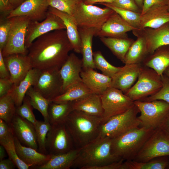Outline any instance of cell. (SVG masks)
<instances>
[{"label":"cell","instance_id":"1","mask_svg":"<svg viewBox=\"0 0 169 169\" xmlns=\"http://www.w3.org/2000/svg\"><path fill=\"white\" fill-rule=\"evenodd\" d=\"M72 50L66 30H56L36 38L28 48V55L33 68L60 69Z\"/></svg>","mask_w":169,"mask_h":169},{"label":"cell","instance_id":"2","mask_svg":"<svg viewBox=\"0 0 169 169\" xmlns=\"http://www.w3.org/2000/svg\"><path fill=\"white\" fill-rule=\"evenodd\" d=\"M112 139L97 138L79 149L71 168L100 169L121 160L111 152Z\"/></svg>","mask_w":169,"mask_h":169},{"label":"cell","instance_id":"3","mask_svg":"<svg viewBox=\"0 0 169 169\" xmlns=\"http://www.w3.org/2000/svg\"><path fill=\"white\" fill-rule=\"evenodd\" d=\"M64 123L75 148L79 149L97 138L102 124V118L73 110Z\"/></svg>","mask_w":169,"mask_h":169},{"label":"cell","instance_id":"4","mask_svg":"<svg viewBox=\"0 0 169 169\" xmlns=\"http://www.w3.org/2000/svg\"><path fill=\"white\" fill-rule=\"evenodd\" d=\"M154 130L139 126L112 139V153L124 161L133 160Z\"/></svg>","mask_w":169,"mask_h":169},{"label":"cell","instance_id":"5","mask_svg":"<svg viewBox=\"0 0 169 169\" xmlns=\"http://www.w3.org/2000/svg\"><path fill=\"white\" fill-rule=\"evenodd\" d=\"M140 111L134 104L126 111L110 118L101 125L97 138H114L124 132L140 126L137 116Z\"/></svg>","mask_w":169,"mask_h":169},{"label":"cell","instance_id":"6","mask_svg":"<svg viewBox=\"0 0 169 169\" xmlns=\"http://www.w3.org/2000/svg\"><path fill=\"white\" fill-rule=\"evenodd\" d=\"M114 12L108 7L101 8L82 1L76 5L72 15L78 28H94L98 31Z\"/></svg>","mask_w":169,"mask_h":169},{"label":"cell","instance_id":"7","mask_svg":"<svg viewBox=\"0 0 169 169\" xmlns=\"http://www.w3.org/2000/svg\"><path fill=\"white\" fill-rule=\"evenodd\" d=\"M136 82L125 94L134 101L141 100L156 93L161 88V76L141 64Z\"/></svg>","mask_w":169,"mask_h":169},{"label":"cell","instance_id":"8","mask_svg":"<svg viewBox=\"0 0 169 169\" xmlns=\"http://www.w3.org/2000/svg\"><path fill=\"white\" fill-rule=\"evenodd\" d=\"M10 18L11 26L6 44L2 50L3 57L13 54L28 55L25 40L27 28L30 22L27 17L19 16Z\"/></svg>","mask_w":169,"mask_h":169},{"label":"cell","instance_id":"9","mask_svg":"<svg viewBox=\"0 0 169 169\" xmlns=\"http://www.w3.org/2000/svg\"><path fill=\"white\" fill-rule=\"evenodd\" d=\"M134 103L141 113L138 116L141 122L140 127L155 129L160 126L169 113V103L163 100H136L134 101Z\"/></svg>","mask_w":169,"mask_h":169},{"label":"cell","instance_id":"10","mask_svg":"<svg viewBox=\"0 0 169 169\" xmlns=\"http://www.w3.org/2000/svg\"><path fill=\"white\" fill-rule=\"evenodd\" d=\"M100 95L103 110L102 124L124 113L134 105L130 97L115 88L110 87Z\"/></svg>","mask_w":169,"mask_h":169},{"label":"cell","instance_id":"11","mask_svg":"<svg viewBox=\"0 0 169 169\" xmlns=\"http://www.w3.org/2000/svg\"><path fill=\"white\" fill-rule=\"evenodd\" d=\"M163 156H169V136L159 127L155 129L133 160L146 162Z\"/></svg>","mask_w":169,"mask_h":169},{"label":"cell","instance_id":"12","mask_svg":"<svg viewBox=\"0 0 169 169\" xmlns=\"http://www.w3.org/2000/svg\"><path fill=\"white\" fill-rule=\"evenodd\" d=\"M48 154L66 153L75 149L72 138L64 123L51 124L46 139Z\"/></svg>","mask_w":169,"mask_h":169},{"label":"cell","instance_id":"13","mask_svg":"<svg viewBox=\"0 0 169 169\" xmlns=\"http://www.w3.org/2000/svg\"><path fill=\"white\" fill-rule=\"evenodd\" d=\"M59 69L51 68L41 70L37 81L33 86L50 101L62 93L63 82Z\"/></svg>","mask_w":169,"mask_h":169},{"label":"cell","instance_id":"14","mask_svg":"<svg viewBox=\"0 0 169 169\" xmlns=\"http://www.w3.org/2000/svg\"><path fill=\"white\" fill-rule=\"evenodd\" d=\"M66 29L62 19L58 16L48 12L46 18L42 21H30L26 33L25 46L27 49L39 37L49 32Z\"/></svg>","mask_w":169,"mask_h":169},{"label":"cell","instance_id":"15","mask_svg":"<svg viewBox=\"0 0 169 169\" xmlns=\"http://www.w3.org/2000/svg\"><path fill=\"white\" fill-rule=\"evenodd\" d=\"M49 7L48 0H25L13 10L7 18L25 16L31 21L40 22L46 18Z\"/></svg>","mask_w":169,"mask_h":169},{"label":"cell","instance_id":"16","mask_svg":"<svg viewBox=\"0 0 169 169\" xmlns=\"http://www.w3.org/2000/svg\"><path fill=\"white\" fill-rule=\"evenodd\" d=\"M10 125L14 136L22 145L38 151L35 130L33 124L16 113Z\"/></svg>","mask_w":169,"mask_h":169},{"label":"cell","instance_id":"17","mask_svg":"<svg viewBox=\"0 0 169 169\" xmlns=\"http://www.w3.org/2000/svg\"><path fill=\"white\" fill-rule=\"evenodd\" d=\"M4 60L10 73V79L15 86L18 85L33 68L28 55L12 54L4 57Z\"/></svg>","mask_w":169,"mask_h":169},{"label":"cell","instance_id":"18","mask_svg":"<svg viewBox=\"0 0 169 169\" xmlns=\"http://www.w3.org/2000/svg\"><path fill=\"white\" fill-rule=\"evenodd\" d=\"M136 29L114 11L97 31L95 36L126 38L128 37L127 32Z\"/></svg>","mask_w":169,"mask_h":169},{"label":"cell","instance_id":"19","mask_svg":"<svg viewBox=\"0 0 169 169\" xmlns=\"http://www.w3.org/2000/svg\"><path fill=\"white\" fill-rule=\"evenodd\" d=\"M82 69V59L74 53L69 54L59 69L63 82L62 94L73 85L82 81L80 75Z\"/></svg>","mask_w":169,"mask_h":169},{"label":"cell","instance_id":"20","mask_svg":"<svg viewBox=\"0 0 169 169\" xmlns=\"http://www.w3.org/2000/svg\"><path fill=\"white\" fill-rule=\"evenodd\" d=\"M132 31L134 35L140 34L145 38L149 54L160 47L169 45V22L156 28H146Z\"/></svg>","mask_w":169,"mask_h":169},{"label":"cell","instance_id":"21","mask_svg":"<svg viewBox=\"0 0 169 169\" xmlns=\"http://www.w3.org/2000/svg\"><path fill=\"white\" fill-rule=\"evenodd\" d=\"M141 65V64H125L111 78L110 87L117 89L125 93L137 79Z\"/></svg>","mask_w":169,"mask_h":169},{"label":"cell","instance_id":"22","mask_svg":"<svg viewBox=\"0 0 169 169\" xmlns=\"http://www.w3.org/2000/svg\"><path fill=\"white\" fill-rule=\"evenodd\" d=\"M169 22V10L167 5L160 3L154 5L141 15L139 29L156 28Z\"/></svg>","mask_w":169,"mask_h":169},{"label":"cell","instance_id":"23","mask_svg":"<svg viewBox=\"0 0 169 169\" xmlns=\"http://www.w3.org/2000/svg\"><path fill=\"white\" fill-rule=\"evenodd\" d=\"M80 75L83 82L93 93L101 95L110 86L111 78L94 69H82Z\"/></svg>","mask_w":169,"mask_h":169},{"label":"cell","instance_id":"24","mask_svg":"<svg viewBox=\"0 0 169 169\" xmlns=\"http://www.w3.org/2000/svg\"><path fill=\"white\" fill-rule=\"evenodd\" d=\"M48 12L57 15L62 19L66 27L68 37L73 50L76 53H81L80 38L78 27L73 17L49 6Z\"/></svg>","mask_w":169,"mask_h":169},{"label":"cell","instance_id":"25","mask_svg":"<svg viewBox=\"0 0 169 169\" xmlns=\"http://www.w3.org/2000/svg\"><path fill=\"white\" fill-rule=\"evenodd\" d=\"M72 102L73 110L94 116H103V110L100 95L91 92Z\"/></svg>","mask_w":169,"mask_h":169},{"label":"cell","instance_id":"26","mask_svg":"<svg viewBox=\"0 0 169 169\" xmlns=\"http://www.w3.org/2000/svg\"><path fill=\"white\" fill-rule=\"evenodd\" d=\"M14 143L16 152L19 158L29 165L31 168L43 164L50 158V155L40 152L35 149L22 145L14 136Z\"/></svg>","mask_w":169,"mask_h":169},{"label":"cell","instance_id":"27","mask_svg":"<svg viewBox=\"0 0 169 169\" xmlns=\"http://www.w3.org/2000/svg\"><path fill=\"white\" fill-rule=\"evenodd\" d=\"M41 72L40 70L33 68L18 85H13L8 94L13 98L16 107L22 105L28 90L35 84Z\"/></svg>","mask_w":169,"mask_h":169},{"label":"cell","instance_id":"28","mask_svg":"<svg viewBox=\"0 0 169 169\" xmlns=\"http://www.w3.org/2000/svg\"><path fill=\"white\" fill-rule=\"evenodd\" d=\"M81 39V52L82 55L83 69H95L94 62L92 45L93 38L97 31L94 28H78Z\"/></svg>","mask_w":169,"mask_h":169},{"label":"cell","instance_id":"29","mask_svg":"<svg viewBox=\"0 0 169 169\" xmlns=\"http://www.w3.org/2000/svg\"><path fill=\"white\" fill-rule=\"evenodd\" d=\"M142 64L161 75L169 66V45L162 46L157 48L146 57Z\"/></svg>","mask_w":169,"mask_h":169},{"label":"cell","instance_id":"30","mask_svg":"<svg viewBox=\"0 0 169 169\" xmlns=\"http://www.w3.org/2000/svg\"><path fill=\"white\" fill-rule=\"evenodd\" d=\"M134 35L137 38L134 41L126 54L124 63L125 64H141L149 55L145 38L140 34Z\"/></svg>","mask_w":169,"mask_h":169},{"label":"cell","instance_id":"31","mask_svg":"<svg viewBox=\"0 0 169 169\" xmlns=\"http://www.w3.org/2000/svg\"><path fill=\"white\" fill-rule=\"evenodd\" d=\"M79 150V149L75 148L66 153L50 155V158L47 161L34 169H69Z\"/></svg>","mask_w":169,"mask_h":169},{"label":"cell","instance_id":"32","mask_svg":"<svg viewBox=\"0 0 169 169\" xmlns=\"http://www.w3.org/2000/svg\"><path fill=\"white\" fill-rule=\"evenodd\" d=\"M100 38L104 44L117 58L124 63L126 54L134 40L128 37L123 38L102 37Z\"/></svg>","mask_w":169,"mask_h":169},{"label":"cell","instance_id":"33","mask_svg":"<svg viewBox=\"0 0 169 169\" xmlns=\"http://www.w3.org/2000/svg\"><path fill=\"white\" fill-rule=\"evenodd\" d=\"M73 110L72 101L60 103L50 101L48 110L49 122L51 124L64 123Z\"/></svg>","mask_w":169,"mask_h":169},{"label":"cell","instance_id":"34","mask_svg":"<svg viewBox=\"0 0 169 169\" xmlns=\"http://www.w3.org/2000/svg\"><path fill=\"white\" fill-rule=\"evenodd\" d=\"M169 162V156L156 157L146 162L125 161L121 169H167Z\"/></svg>","mask_w":169,"mask_h":169},{"label":"cell","instance_id":"35","mask_svg":"<svg viewBox=\"0 0 169 169\" xmlns=\"http://www.w3.org/2000/svg\"><path fill=\"white\" fill-rule=\"evenodd\" d=\"M91 92L82 81L73 85L51 101L57 103L72 101Z\"/></svg>","mask_w":169,"mask_h":169},{"label":"cell","instance_id":"36","mask_svg":"<svg viewBox=\"0 0 169 169\" xmlns=\"http://www.w3.org/2000/svg\"><path fill=\"white\" fill-rule=\"evenodd\" d=\"M26 95L29 97L33 108L37 110L41 113L43 117L44 120L49 121L48 110L51 101L35 90L33 86L29 89Z\"/></svg>","mask_w":169,"mask_h":169},{"label":"cell","instance_id":"37","mask_svg":"<svg viewBox=\"0 0 169 169\" xmlns=\"http://www.w3.org/2000/svg\"><path fill=\"white\" fill-rule=\"evenodd\" d=\"M16 108L10 95L8 94L0 97V119L9 125L16 114Z\"/></svg>","mask_w":169,"mask_h":169},{"label":"cell","instance_id":"38","mask_svg":"<svg viewBox=\"0 0 169 169\" xmlns=\"http://www.w3.org/2000/svg\"><path fill=\"white\" fill-rule=\"evenodd\" d=\"M99 4L112 9L131 26L136 29H139L141 13L116 7L108 3Z\"/></svg>","mask_w":169,"mask_h":169},{"label":"cell","instance_id":"39","mask_svg":"<svg viewBox=\"0 0 169 169\" xmlns=\"http://www.w3.org/2000/svg\"><path fill=\"white\" fill-rule=\"evenodd\" d=\"M94 62L96 68L100 70L102 74L112 78L122 68L114 66L109 63L100 51L93 53Z\"/></svg>","mask_w":169,"mask_h":169},{"label":"cell","instance_id":"40","mask_svg":"<svg viewBox=\"0 0 169 169\" xmlns=\"http://www.w3.org/2000/svg\"><path fill=\"white\" fill-rule=\"evenodd\" d=\"M34 126L38 151L42 153L48 154L46 148V141L47 134L51 127V124L49 121L38 120Z\"/></svg>","mask_w":169,"mask_h":169},{"label":"cell","instance_id":"41","mask_svg":"<svg viewBox=\"0 0 169 169\" xmlns=\"http://www.w3.org/2000/svg\"><path fill=\"white\" fill-rule=\"evenodd\" d=\"M162 86L154 95L141 100V101H150L156 100H164L169 103V78L163 74L161 75Z\"/></svg>","mask_w":169,"mask_h":169},{"label":"cell","instance_id":"42","mask_svg":"<svg viewBox=\"0 0 169 169\" xmlns=\"http://www.w3.org/2000/svg\"><path fill=\"white\" fill-rule=\"evenodd\" d=\"M5 147L8 158L14 164L18 169H28L30 166L23 162L19 157L16 151L14 139L2 144Z\"/></svg>","mask_w":169,"mask_h":169},{"label":"cell","instance_id":"43","mask_svg":"<svg viewBox=\"0 0 169 169\" xmlns=\"http://www.w3.org/2000/svg\"><path fill=\"white\" fill-rule=\"evenodd\" d=\"M33 108L29 97L26 95L22 105L17 107L16 113L34 125L38 120L33 113Z\"/></svg>","mask_w":169,"mask_h":169},{"label":"cell","instance_id":"44","mask_svg":"<svg viewBox=\"0 0 169 169\" xmlns=\"http://www.w3.org/2000/svg\"><path fill=\"white\" fill-rule=\"evenodd\" d=\"M82 0H48L49 6L72 15L76 5Z\"/></svg>","mask_w":169,"mask_h":169},{"label":"cell","instance_id":"45","mask_svg":"<svg viewBox=\"0 0 169 169\" xmlns=\"http://www.w3.org/2000/svg\"><path fill=\"white\" fill-rule=\"evenodd\" d=\"M10 18H1L0 19V49L5 46L9 35L11 26Z\"/></svg>","mask_w":169,"mask_h":169},{"label":"cell","instance_id":"46","mask_svg":"<svg viewBox=\"0 0 169 169\" xmlns=\"http://www.w3.org/2000/svg\"><path fill=\"white\" fill-rule=\"evenodd\" d=\"M14 136L10 125L0 119V144L14 139Z\"/></svg>","mask_w":169,"mask_h":169},{"label":"cell","instance_id":"47","mask_svg":"<svg viewBox=\"0 0 169 169\" xmlns=\"http://www.w3.org/2000/svg\"><path fill=\"white\" fill-rule=\"evenodd\" d=\"M116 7L141 13V10L134 0H115L109 3Z\"/></svg>","mask_w":169,"mask_h":169},{"label":"cell","instance_id":"48","mask_svg":"<svg viewBox=\"0 0 169 169\" xmlns=\"http://www.w3.org/2000/svg\"><path fill=\"white\" fill-rule=\"evenodd\" d=\"M13 84L10 78H0V97L8 94Z\"/></svg>","mask_w":169,"mask_h":169},{"label":"cell","instance_id":"49","mask_svg":"<svg viewBox=\"0 0 169 169\" xmlns=\"http://www.w3.org/2000/svg\"><path fill=\"white\" fill-rule=\"evenodd\" d=\"M13 10L8 0H0V17H6Z\"/></svg>","mask_w":169,"mask_h":169},{"label":"cell","instance_id":"50","mask_svg":"<svg viewBox=\"0 0 169 169\" xmlns=\"http://www.w3.org/2000/svg\"><path fill=\"white\" fill-rule=\"evenodd\" d=\"M168 0H144L141 14L145 13L150 8L155 5L163 3L166 5Z\"/></svg>","mask_w":169,"mask_h":169},{"label":"cell","instance_id":"51","mask_svg":"<svg viewBox=\"0 0 169 169\" xmlns=\"http://www.w3.org/2000/svg\"><path fill=\"white\" fill-rule=\"evenodd\" d=\"M0 78H10V73L4 62L2 50L0 49Z\"/></svg>","mask_w":169,"mask_h":169},{"label":"cell","instance_id":"52","mask_svg":"<svg viewBox=\"0 0 169 169\" xmlns=\"http://www.w3.org/2000/svg\"><path fill=\"white\" fill-rule=\"evenodd\" d=\"M15 167L14 163L9 158L0 161V169H14Z\"/></svg>","mask_w":169,"mask_h":169},{"label":"cell","instance_id":"53","mask_svg":"<svg viewBox=\"0 0 169 169\" xmlns=\"http://www.w3.org/2000/svg\"><path fill=\"white\" fill-rule=\"evenodd\" d=\"M169 136V113L159 126Z\"/></svg>","mask_w":169,"mask_h":169},{"label":"cell","instance_id":"54","mask_svg":"<svg viewBox=\"0 0 169 169\" xmlns=\"http://www.w3.org/2000/svg\"><path fill=\"white\" fill-rule=\"evenodd\" d=\"M115 0H82L83 2L87 4L93 5L96 3H111Z\"/></svg>","mask_w":169,"mask_h":169},{"label":"cell","instance_id":"55","mask_svg":"<svg viewBox=\"0 0 169 169\" xmlns=\"http://www.w3.org/2000/svg\"><path fill=\"white\" fill-rule=\"evenodd\" d=\"M25 0H8L13 9L18 7Z\"/></svg>","mask_w":169,"mask_h":169},{"label":"cell","instance_id":"56","mask_svg":"<svg viewBox=\"0 0 169 169\" xmlns=\"http://www.w3.org/2000/svg\"><path fill=\"white\" fill-rule=\"evenodd\" d=\"M6 150L4 146L2 145H0V161L4 159L6 156Z\"/></svg>","mask_w":169,"mask_h":169},{"label":"cell","instance_id":"57","mask_svg":"<svg viewBox=\"0 0 169 169\" xmlns=\"http://www.w3.org/2000/svg\"><path fill=\"white\" fill-rule=\"evenodd\" d=\"M137 5L142 11L144 0H134Z\"/></svg>","mask_w":169,"mask_h":169},{"label":"cell","instance_id":"58","mask_svg":"<svg viewBox=\"0 0 169 169\" xmlns=\"http://www.w3.org/2000/svg\"><path fill=\"white\" fill-rule=\"evenodd\" d=\"M169 78V66L165 70L163 73Z\"/></svg>","mask_w":169,"mask_h":169},{"label":"cell","instance_id":"59","mask_svg":"<svg viewBox=\"0 0 169 169\" xmlns=\"http://www.w3.org/2000/svg\"><path fill=\"white\" fill-rule=\"evenodd\" d=\"M166 5H167L168 8V10H169V0H168L167 2V3L166 4Z\"/></svg>","mask_w":169,"mask_h":169},{"label":"cell","instance_id":"60","mask_svg":"<svg viewBox=\"0 0 169 169\" xmlns=\"http://www.w3.org/2000/svg\"><path fill=\"white\" fill-rule=\"evenodd\" d=\"M167 169H169V162L168 165V166H167Z\"/></svg>","mask_w":169,"mask_h":169}]
</instances>
